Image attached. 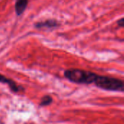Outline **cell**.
Segmentation results:
<instances>
[{"instance_id": "6da1fadb", "label": "cell", "mask_w": 124, "mask_h": 124, "mask_svg": "<svg viewBox=\"0 0 124 124\" xmlns=\"http://www.w3.org/2000/svg\"><path fill=\"white\" fill-rule=\"evenodd\" d=\"M97 74L78 68H70L64 71V77L69 81L76 84L89 85L94 84Z\"/></svg>"}, {"instance_id": "7a4b0ae2", "label": "cell", "mask_w": 124, "mask_h": 124, "mask_svg": "<svg viewBox=\"0 0 124 124\" xmlns=\"http://www.w3.org/2000/svg\"><path fill=\"white\" fill-rule=\"evenodd\" d=\"M94 84L97 87L105 91L123 92L124 90L123 80L108 76L97 74Z\"/></svg>"}, {"instance_id": "3957f363", "label": "cell", "mask_w": 124, "mask_h": 124, "mask_svg": "<svg viewBox=\"0 0 124 124\" xmlns=\"http://www.w3.org/2000/svg\"><path fill=\"white\" fill-rule=\"evenodd\" d=\"M0 83L4 84H7L9 86V89L14 93H17L20 92H24L25 91V89L23 86L17 85V84L14 80L6 77L5 76L2 75L1 73H0Z\"/></svg>"}, {"instance_id": "277c9868", "label": "cell", "mask_w": 124, "mask_h": 124, "mask_svg": "<svg viewBox=\"0 0 124 124\" xmlns=\"http://www.w3.org/2000/svg\"><path fill=\"white\" fill-rule=\"evenodd\" d=\"M58 26H60V23L55 19H47L34 23V28L36 29H41V28L54 29L55 28H57Z\"/></svg>"}, {"instance_id": "5b68a950", "label": "cell", "mask_w": 124, "mask_h": 124, "mask_svg": "<svg viewBox=\"0 0 124 124\" xmlns=\"http://www.w3.org/2000/svg\"><path fill=\"white\" fill-rule=\"evenodd\" d=\"M29 0H16L15 3V11L17 16L21 15L26 9Z\"/></svg>"}, {"instance_id": "8992f818", "label": "cell", "mask_w": 124, "mask_h": 124, "mask_svg": "<svg viewBox=\"0 0 124 124\" xmlns=\"http://www.w3.org/2000/svg\"><path fill=\"white\" fill-rule=\"evenodd\" d=\"M52 102H53V98H52L50 95L46 94V95L44 96V97L41 99V101H40V103H39V106H40V107L49 106V105H50Z\"/></svg>"}, {"instance_id": "52a82bcc", "label": "cell", "mask_w": 124, "mask_h": 124, "mask_svg": "<svg viewBox=\"0 0 124 124\" xmlns=\"http://www.w3.org/2000/svg\"><path fill=\"white\" fill-rule=\"evenodd\" d=\"M117 23H118V25L120 26V27H123L124 26V18L123 17H121L118 22H117Z\"/></svg>"}]
</instances>
